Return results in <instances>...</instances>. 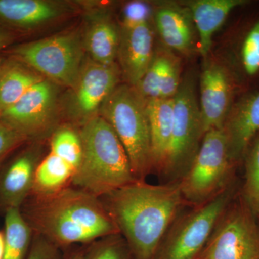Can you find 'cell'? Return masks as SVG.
I'll use <instances>...</instances> for the list:
<instances>
[{
	"label": "cell",
	"instance_id": "1",
	"mask_svg": "<svg viewBox=\"0 0 259 259\" xmlns=\"http://www.w3.org/2000/svg\"><path fill=\"white\" fill-rule=\"evenodd\" d=\"M134 259H156L168 230L187 207L180 182L136 181L99 197Z\"/></svg>",
	"mask_w": 259,
	"mask_h": 259
},
{
	"label": "cell",
	"instance_id": "2",
	"mask_svg": "<svg viewBox=\"0 0 259 259\" xmlns=\"http://www.w3.org/2000/svg\"><path fill=\"white\" fill-rule=\"evenodd\" d=\"M20 212L33 234L62 249L120 233L99 197L71 185L49 197H29Z\"/></svg>",
	"mask_w": 259,
	"mask_h": 259
},
{
	"label": "cell",
	"instance_id": "3",
	"mask_svg": "<svg viewBox=\"0 0 259 259\" xmlns=\"http://www.w3.org/2000/svg\"><path fill=\"white\" fill-rule=\"evenodd\" d=\"M79 129L82 154L71 186L101 197L138 181L125 148L102 116L93 117Z\"/></svg>",
	"mask_w": 259,
	"mask_h": 259
},
{
	"label": "cell",
	"instance_id": "4",
	"mask_svg": "<svg viewBox=\"0 0 259 259\" xmlns=\"http://www.w3.org/2000/svg\"><path fill=\"white\" fill-rule=\"evenodd\" d=\"M99 115L110 124L125 148L135 178L146 181L153 172L146 100L132 85L120 83L107 97Z\"/></svg>",
	"mask_w": 259,
	"mask_h": 259
},
{
	"label": "cell",
	"instance_id": "5",
	"mask_svg": "<svg viewBox=\"0 0 259 259\" xmlns=\"http://www.w3.org/2000/svg\"><path fill=\"white\" fill-rule=\"evenodd\" d=\"M237 166L223 128L206 133L192 165L179 180L187 205H202L233 185Z\"/></svg>",
	"mask_w": 259,
	"mask_h": 259
},
{
	"label": "cell",
	"instance_id": "6",
	"mask_svg": "<svg viewBox=\"0 0 259 259\" xmlns=\"http://www.w3.org/2000/svg\"><path fill=\"white\" fill-rule=\"evenodd\" d=\"M82 35L70 31L21 44L13 50L15 59L56 85L72 90L85 58Z\"/></svg>",
	"mask_w": 259,
	"mask_h": 259
},
{
	"label": "cell",
	"instance_id": "7",
	"mask_svg": "<svg viewBox=\"0 0 259 259\" xmlns=\"http://www.w3.org/2000/svg\"><path fill=\"white\" fill-rule=\"evenodd\" d=\"M235 195L233 185L209 202L181 213L168 230L156 259H199Z\"/></svg>",
	"mask_w": 259,
	"mask_h": 259
},
{
	"label": "cell",
	"instance_id": "8",
	"mask_svg": "<svg viewBox=\"0 0 259 259\" xmlns=\"http://www.w3.org/2000/svg\"><path fill=\"white\" fill-rule=\"evenodd\" d=\"M171 144L163 177L168 182L180 180L198 152L204 136L193 76L182 79L175 96Z\"/></svg>",
	"mask_w": 259,
	"mask_h": 259
},
{
	"label": "cell",
	"instance_id": "9",
	"mask_svg": "<svg viewBox=\"0 0 259 259\" xmlns=\"http://www.w3.org/2000/svg\"><path fill=\"white\" fill-rule=\"evenodd\" d=\"M241 194L234 196L199 259H259V224Z\"/></svg>",
	"mask_w": 259,
	"mask_h": 259
},
{
	"label": "cell",
	"instance_id": "10",
	"mask_svg": "<svg viewBox=\"0 0 259 259\" xmlns=\"http://www.w3.org/2000/svg\"><path fill=\"white\" fill-rule=\"evenodd\" d=\"M58 85L42 79L18 102L0 113V122L28 141L50 138L58 126Z\"/></svg>",
	"mask_w": 259,
	"mask_h": 259
},
{
	"label": "cell",
	"instance_id": "11",
	"mask_svg": "<svg viewBox=\"0 0 259 259\" xmlns=\"http://www.w3.org/2000/svg\"><path fill=\"white\" fill-rule=\"evenodd\" d=\"M121 76L117 64L105 66L85 58L68 102V117L74 125L81 127L99 115L107 97L120 84Z\"/></svg>",
	"mask_w": 259,
	"mask_h": 259
},
{
	"label": "cell",
	"instance_id": "12",
	"mask_svg": "<svg viewBox=\"0 0 259 259\" xmlns=\"http://www.w3.org/2000/svg\"><path fill=\"white\" fill-rule=\"evenodd\" d=\"M199 109L204 134L222 129L233 102L241 94L231 65L207 61L200 76Z\"/></svg>",
	"mask_w": 259,
	"mask_h": 259
},
{
	"label": "cell",
	"instance_id": "13",
	"mask_svg": "<svg viewBox=\"0 0 259 259\" xmlns=\"http://www.w3.org/2000/svg\"><path fill=\"white\" fill-rule=\"evenodd\" d=\"M27 149L0 169V214L20 208L30 197L42 156V142L32 141Z\"/></svg>",
	"mask_w": 259,
	"mask_h": 259
},
{
	"label": "cell",
	"instance_id": "14",
	"mask_svg": "<svg viewBox=\"0 0 259 259\" xmlns=\"http://www.w3.org/2000/svg\"><path fill=\"white\" fill-rule=\"evenodd\" d=\"M233 161L239 166L259 135V88L241 94L232 105L223 127Z\"/></svg>",
	"mask_w": 259,
	"mask_h": 259
},
{
	"label": "cell",
	"instance_id": "15",
	"mask_svg": "<svg viewBox=\"0 0 259 259\" xmlns=\"http://www.w3.org/2000/svg\"><path fill=\"white\" fill-rule=\"evenodd\" d=\"M153 30L150 22L120 28L117 58L122 76L127 83L136 86L152 61Z\"/></svg>",
	"mask_w": 259,
	"mask_h": 259
},
{
	"label": "cell",
	"instance_id": "16",
	"mask_svg": "<svg viewBox=\"0 0 259 259\" xmlns=\"http://www.w3.org/2000/svg\"><path fill=\"white\" fill-rule=\"evenodd\" d=\"M181 81L180 58L166 47L159 48L155 51L146 74L134 88L146 101L173 98Z\"/></svg>",
	"mask_w": 259,
	"mask_h": 259
},
{
	"label": "cell",
	"instance_id": "17",
	"mask_svg": "<svg viewBox=\"0 0 259 259\" xmlns=\"http://www.w3.org/2000/svg\"><path fill=\"white\" fill-rule=\"evenodd\" d=\"M155 23L165 47L190 55L195 48L196 28L190 10L182 4L163 3L155 11Z\"/></svg>",
	"mask_w": 259,
	"mask_h": 259
},
{
	"label": "cell",
	"instance_id": "18",
	"mask_svg": "<svg viewBox=\"0 0 259 259\" xmlns=\"http://www.w3.org/2000/svg\"><path fill=\"white\" fill-rule=\"evenodd\" d=\"M74 10L72 5L65 2L0 0V20L21 28H35L47 25Z\"/></svg>",
	"mask_w": 259,
	"mask_h": 259
},
{
	"label": "cell",
	"instance_id": "19",
	"mask_svg": "<svg viewBox=\"0 0 259 259\" xmlns=\"http://www.w3.org/2000/svg\"><path fill=\"white\" fill-rule=\"evenodd\" d=\"M82 35L88 57L98 64H116L120 42V28L110 15L97 12L90 15Z\"/></svg>",
	"mask_w": 259,
	"mask_h": 259
},
{
	"label": "cell",
	"instance_id": "20",
	"mask_svg": "<svg viewBox=\"0 0 259 259\" xmlns=\"http://www.w3.org/2000/svg\"><path fill=\"white\" fill-rule=\"evenodd\" d=\"M250 0H196L183 3L190 10L199 35V51L207 57L214 32L224 24L235 10L246 5Z\"/></svg>",
	"mask_w": 259,
	"mask_h": 259
},
{
	"label": "cell",
	"instance_id": "21",
	"mask_svg": "<svg viewBox=\"0 0 259 259\" xmlns=\"http://www.w3.org/2000/svg\"><path fill=\"white\" fill-rule=\"evenodd\" d=\"M236 46L233 71L241 94L259 88V13L242 25Z\"/></svg>",
	"mask_w": 259,
	"mask_h": 259
},
{
	"label": "cell",
	"instance_id": "22",
	"mask_svg": "<svg viewBox=\"0 0 259 259\" xmlns=\"http://www.w3.org/2000/svg\"><path fill=\"white\" fill-rule=\"evenodd\" d=\"M151 136L153 172L163 176L171 144L175 100L158 99L146 101Z\"/></svg>",
	"mask_w": 259,
	"mask_h": 259
},
{
	"label": "cell",
	"instance_id": "23",
	"mask_svg": "<svg viewBox=\"0 0 259 259\" xmlns=\"http://www.w3.org/2000/svg\"><path fill=\"white\" fill-rule=\"evenodd\" d=\"M42 79L41 75L16 59L5 61L0 72V113Z\"/></svg>",
	"mask_w": 259,
	"mask_h": 259
},
{
	"label": "cell",
	"instance_id": "24",
	"mask_svg": "<svg viewBox=\"0 0 259 259\" xmlns=\"http://www.w3.org/2000/svg\"><path fill=\"white\" fill-rule=\"evenodd\" d=\"M74 174L69 163L49 151L37 166L30 197H49L61 192L71 185Z\"/></svg>",
	"mask_w": 259,
	"mask_h": 259
},
{
	"label": "cell",
	"instance_id": "25",
	"mask_svg": "<svg viewBox=\"0 0 259 259\" xmlns=\"http://www.w3.org/2000/svg\"><path fill=\"white\" fill-rule=\"evenodd\" d=\"M4 216L3 259H27L33 238L31 228L22 215L20 208L8 209Z\"/></svg>",
	"mask_w": 259,
	"mask_h": 259
},
{
	"label": "cell",
	"instance_id": "26",
	"mask_svg": "<svg viewBox=\"0 0 259 259\" xmlns=\"http://www.w3.org/2000/svg\"><path fill=\"white\" fill-rule=\"evenodd\" d=\"M50 152L69 163L76 172L82 154L79 129L71 125L59 126L50 137Z\"/></svg>",
	"mask_w": 259,
	"mask_h": 259
},
{
	"label": "cell",
	"instance_id": "27",
	"mask_svg": "<svg viewBox=\"0 0 259 259\" xmlns=\"http://www.w3.org/2000/svg\"><path fill=\"white\" fill-rule=\"evenodd\" d=\"M245 180L241 195L245 203L259 218V135L250 145L243 160Z\"/></svg>",
	"mask_w": 259,
	"mask_h": 259
},
{
	"label": "cell",
	"instance_id": "28",
	"mask_svg": "<svg viewBox=\"0 0 259 259\" xmlns=\"http://www.w3.org/2000/svg\"><path fill=\"white\" fill-rule=\"evenodd\" d=\"M83 259H134L120 233L110 235L83 245Z\"/></svg>",
	"mask_w": 259,
	"mask_h": 259
},
{
	"label": "cell",
	"instance_id": "29",
	"mask_svg": "<svg viewBox=\"0 0 259 259\" xmlns=\"http://www.w3.org/2000/svg\"><path fill=\"white\" fill-rule=\"evenodd\" d=\"M153 11L151 5L142 1H133L127 3L122 10L123 26H134L148 23L151 20Z\"/></svg>",
	"mask_w": 259,
	"mask_h": 259
},
{
	"label": "cell",
	"instance_id": "30",
	"mask_svg": "<svg viewBox=\"0 0 259 259\" xmlns=\"http://www.w3.org/2000/svg\"><path fill=\"white\" fill-rule=\"evenodd\" d=\"M27 259H64V254L62 248L44 237L33 234Z\"/></svg>",
	"mask_w": 259,
	"mask_h": 259
},
{
	"label": "cell",
	"instance_id": "31",
	"mask_svg": "<svg viewBox=\"0 0 259 259\" xmlns=\"http://www.w3.org/2000/svg\"><path fill=\"white\" fill-rule=\"evenodd\" d=\"M28 141L22 135L0 122V164L10 153Z\"/></svg>",
	"mask_w": 259,
	"mask_h": 259
},
{
	"label": "cell",
	"instance_id": "32",
	"mask_svg": "<svg viewBox=\"0 0 259 259\" xmlns=\"http://www.w3.org/2000/svg\"><path fill=\"white\" fill-rule=\"evenodd\" d=\"M14 39L13 34L7 29L0 27V50L10 45Z\"/></svg>",
	"mask_w": 259,
	"mask_h": 259
},
{
	"label": "cell",
	"instance_id": "33",
	"mask_svg": "<svg viewBox=\"0 0 259 259\" xmlns=\"http://www.w3.org/2000/svg\"><path fill=\"white\" fill-rule=\"evenodd\" d=\"M83 246L71 253L64 254V259H83Z\"/></svg>",
	"mask_w": 259,
	"mask_h": 259
},
{
	"label": "cell",
	"instance_id": "34",
	"mask_svg": "<svg viewBox=\"0 0 259 259\" xmlns=\"http://www.w3.org/2000/svg\"><path fill=\"white\" fill-rule=\"evenodd\" d=\"M5 233L0 231V259H3L5 250Z\"/></svg>",
	"mask_w": 259,
	"mask_h": 259
},
{
	"label": "cell",
	"instance_id": "35",
	"mask_svg": "<svg viewBox=\"0 0 259 259\" xmlns=\"http://www.w3.org/2000/svg\"><path fill=\"white\" fill-rule=\"evenodd\" d=\"M5 60L3 59V58L0 57V72H1V70L3 69V64H4Z\"/></svg>",
	"mask_w": 259,
	"mask_h": 259
}]
</instances>
